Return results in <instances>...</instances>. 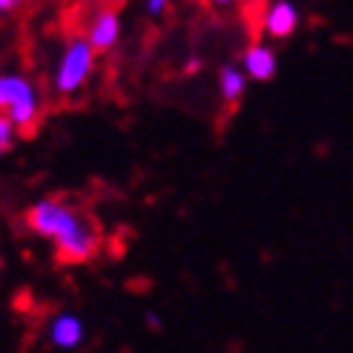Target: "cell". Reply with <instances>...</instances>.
Here are the masks:
<instances>
[{
	"instance_id": "cell-5",
	"label": "cell",
	"mask_w": 353,
	"mask_h": 353,
	"mask_svg": "<svg viewBox=\"0 0 353 353\" xmlns=\"http://www.w3.org/2000/svg\"><path fill=\"white\" fill-rule=\"evenodd\" d=\"M46 339L55 345L58 350H78L86 342V322L78 313L61 310L49 319L46 325Z\"/></svg>"
},
{
	"instance_id": "cell-1",
	"label": "cell",
	"mask_w": 353,
	"mask_h": 353,
	"mask_svg": "<svg viewBox=\"0 0 353 353\" xmlns=\"http://www.w3.org/2000/svg\"><path fill=\"white\" fill-rule=\"evenodd\" d=\"M26 227L38 239L52 241L55 253L66 264H86L101 247V233L95 230V224L63 199L49 196L29 204Z\"/></svg>"
},
{
	"instance_id": "cell-12",
	"label": "cell",
	"mask_w": 353,
	"mask_h": 353,
	"mask_svg": "<svg viewBox=\"0 0 353 353\" xmlns=\"http://www.w3.org/2000/svg\"><path fill=\"white\" fill-rule=\"evenodd\" d=\"M147 325L152 330H158V327H161V316H158V313H147Z\"/></svg>"
},
{
	"instance_id": "cell-6",
	"label": "cell",
	"mask_w": 353,
	"mask_h": 353,
	"mask_svg": "<svg viewBox=\"0 0 353 353\" xmlns=\"http://www.w3.org/2000/svg\"><path fill=\"white\" fill-rule=\"evenodd\" d=\"M241 72L247 75V81H259V83H268L276 78L279 72V55L270 43L256 41L241 52Z\"/></svg>"
},
{
	"instance_id": "cell-7",
	"label": "cell",
	"mask_w": 353,
	"mask_h": 353,
	"mask_svg": "<svg viewBox=\"0 0 353 353\" xmlns=\"http://www.w3.org/2000/svg\"><path fill=\"white\" fill-rule=\"evenodd\" d=\"M121 41V14L115 9H101L86 29V43L95 49V55L112 52Z\"/></svg>"
},
{
	"instance_id": "cell-2",
	"label": "cell",
	"mask_w": 353,
	"mask_h": 353,
	"mask_svg": "<svg viewBox=\"0 0 353 353\" xmlns=\"http://www.w3.org/2000/svg\"><path fill=\"white\" fill-rule=\"evenodd\" d=\"M0 115H6L17 132L34 127L41 115V95L26 75L21 72H0Z\"/></svg>"
},
{
	"instance_id": "cell-13",
	"label": "cell",
	"mask_w": 353,
	"mask_h": 353,
	"mask_svg": "<svg viewBox=\"0 0 353 353\" xmlns=\"http://www.w3.org/2000/svg\"><path fill=\"white\" fill-rule=\"evenodd\" d=\"M210 6H219V9H227V6H236L239 0H207Z\"/></svg>"
},
{
	"instance_id": "cell-14",
	"label": "cell",
	"mask_w": 353,
	"mask_h": 353,
	"mask_svg": "<svg viewBox=\"0 0 353 353\" xmlns=\"http://www.w3.org/2000/svg\"><path fill=\"white\" fill-rule=\"evenodd\" d=\"M0 268H3V256H0Z\"/></svg>"
},
{
	"instance_id": "cell-11",
	"label": "cell",
	"mask_w": 353,
	"mask_h": 353,
	"mask_svg": "<svg viewBox=\"0 0 353 353\" xmlns=\"http://www.w3.org/2000/svg\"><path fill=\"white\" fill-rule=\"evenodd\" d=\"M21 6H23V0H0V21L9 17V14H14Z\"/></svg>"
},
{
	"instance_id": "cell-4",
	"label": "cell",
	"mask_w": 353,
	"mask_h": 353,
	"mask_svg": "<svg viewBox=\"0 0 353 353\" xmlns=\"http://www.w3.org/2000/svg\"><path fill=\"white\" fill-rule=\"evenodd\" d=\"M299 21H302V14H299L293 0H273L261 14V34L268 41H285L299 29Z\"/></svg>"
},
{
	"instance_id": "cell-10",
	"label": "cell",
	"mask_w": 353,
	"mask_h": 353,
	"mask_svg": "<svg viewBox=\"0 0 353 353\" xmlns=\"http://www.w3.org/2000/svg\"><path fill=\"white\" fill-rule=\"evenodd\" d=\"M172 6V0H144V12L147 17H152V21H158V17H164Z\"/></svg>"
},
{
	"instance_id": "cell-3",
	"label": "cell",
	"mask_w": 353,
	"mask_h": 353,
	"mask_svg": "<svg viewBox=\"0 0 353 353\" xmlns=\"http://www.w3.org/2000/svg\"><path fill=\"white\" fill-rule=\"evenodd\" d=\"M95 49L86 43V38H72L61 49L55 72H52V86L58 95H78L95 72Z\"/></svg>"
},
{
	"instance_id": "cell-8",
	"label": "cell",
	"mask_w": 353,
	"mask_h": 353,
	"mask_svg": "<svg viewBox=\"0 0 353 353\" xmlns=\"http://www.w3.org/2000/svg\"><path fill=\"white\" fill-rule=\"evenodd\" d=\"M219 95L224 103H239L247 92V86H250V81H247V75L241 72L239 63H224L219 69Z\"/></svg>"
},
{
	"instance_id": "cell-9",
	"label": "cell",
	"mask_w": 353,
	"mask_h": 353,
	"mask_svg": "<svg viewBox=\"0 0 353 353\" xmlns=\"http://www.w3.org/2000/svg\"><path fill=\"white\" fill-rule=\"evenodd\" d=\"M14 135H17V130L9 123V118H6V115H0V158H3V155L12 150Z\"/></svg>"
}]
</instances>
